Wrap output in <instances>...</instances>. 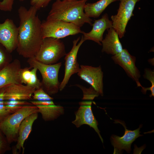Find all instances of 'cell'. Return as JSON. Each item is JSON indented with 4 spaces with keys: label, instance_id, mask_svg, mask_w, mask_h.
Wrapping results in <instances>:
<instances>
[{
    "label": "cell",
    "instance_id": "4",
    "mask_svg": "<svg viewBox=\"0 0 154 154\" xmlns=\"http://www.w3.org/2000/svg\"><path fill=\"white\" fill-rule=\"evenodd\" d=\"M38 112L37 106L27 105L10 114L0 123V130L10 144L17 142L20 125L23 120L30 114Z\"/></svg>",
    "mask_w": 154,
    "mask_h": 154
},
{
    "label": "cell",
    "instance_id": "15",
    "mask_svg": "<svg viewBox=\"0 0 154 154\" xmlns=\"http://www.w3.org/2000/svg\"><path fill=\"white\" fill-rule=\"evenodd\" d=\"M92 25V29L90 32L86 33L83 31V38L85 41L92 40L101 45L104 33L106 30L113 27L112 22L106 13L100 19L95 20Z\"/></svg>",
    "mask_w": 154,
    "mask_h": 154
},
{
    "label": "cell",
    "instance_id": "2",
    "mask_svg": "<svg viewBox=\"0 0 154 154\" xmlns=\"http://www.w3.org/2000/svg\"><path fill=\"white\" fill-rule=\"evenodd\" d=\"M88 0H56L52 4L47 20H59L81 27L85 23L92 25V20L84 12Z\"/></svg>",
    "mask_w": 154,
    "mask_h": 154
},
{
    "label": "cell",
    "instance_id": "7",
    "mask_svg": "<svg viewBox=\"0 0 154 154\" xmlns=\"http://www.w3.org/2000/svg\"><path fill=\"white\" fill-rule=\"evenodd\" d=\"M141 0H120L117 13L111 18L113 27L118 34L119 37H124L129 20L134 15L133 11L136 3Z\"/></svg>",
    "mask_w": 154,
    "mask_h": 154
},
{
    "label": "cell",
    "instance_id": "25",
    "mask_svg": "<svg viewBox=\"0 0 154 154\" xmlns=\"http://www.w3.org/2000/svg\"><path fill=\"white\" fill-rule=\"evenodd\" d=\"M82 89L83 93L84 100H92L95 97L98 96L99 94L91 86L89 88H86L82 86H78Z\"/></svg>",
    "mask_w": 154,
    "mask_h": 154
},
{
    "label": "cell",
    "instance_id": "19",
    "mask_svg": "<svg viewBox=\"0 0 154 154\" xmlns=\"http://www.w3.org/2000/svg\"><path fill=\"white\" fill-rule=\"evenodd\" d=\"M29 67L21 68L19 72V76L21 83L34 88L35 89L41 87V82L37 76V69L35 68Z\"/></svg>",
    "mask_w": 154,
    "mask_h": 154
},
{
    "label": "cell",
    "instance_id": "14",
    "mask_svg": "<svg viewBox=\"0 0 154 154\" xmlns=\"http://www.w3.org/2000/svg\"><path fill=\"white\" fill-rule=\"evenodd\" d=\"M4 101L27 100L32 99L35 89L21 84H13L0 88Z\"/></svg>",
    "mask_w": 154,
    "mask_h": 154
},
{
    "label": "cell",
    "instance_id": "3",
    "mask_svg": "<svg viewBox=\"0 0 154 154\" xmlns=\"http://www.w3.org/2000/svg\"><path fill=\"white\" fill-rule=\"evenodd\" d=\"M27 62L29 67L36 68L40 72L42 78L41 88L44 91L49 95L57 93L59 90L58 74L62 63L45 64L38 61L34 57L28 58Z\"/></svg>",
    "mask_w": 154,
    "mask_h": 154
},
{
    "label": "cell",
    "instance_id": "1",
    "mask_svg": "<svg viewBox=\"0 0 154 154\" xmlns=\"http://www.w3.org/2000/svg\"><path fill=\"white\" fill-rule=\"evenodd\" d=\"M38 11L31 6L28 9L21 6L18 10L19 22L16 49L19 55L27 58L35 56L43 39Z\"/></svg>",
    "mask_w": 154,
    "mask_h": 154
},
{
    "label": "cell",
    "instance_id": "6",
    "mask_svg": "<svg viewBox=\"0 0 154 154\" xmlns=\"http://www.w3.org/2000/svg\"><path fill=\"white\" fill-rule=\"evenodd\" d=\"M43 38L52 37L60 39L82 33L80 27L71 23L59 20H47L41 22Z\"/></svg>",
    "mask_w": 154,
    "mask_h": 154
},
{
    "label": "cell",
    "instance_id": "18",
    "mask_svg": "<svg viewBox=\"0 0 154 154\" xmlns=\"http://www.w3.org/2000/svg\"><path fill=\"white\" fill-rule=\"evenodd\" d=\"M108 29V33L101 42L102 52L113 56L121 52L123 48L115 30L113 27Z\"/></svg>",
    "mask_w": 154,
    "mask_h": 154
},
{
    "label": "cell",
    "instance_id": "17",
    "mask_svg": "<svg viewBox=\"0 0 154 154\" xmlns=\"http://www.w3.org/2000/svg\"><path fill=\"white\" fill-rule=\"evenodd\" d=\"M38 112L33 113L26 117L22 122L18 132L17 143L13 149V153H20L21 149L23 154L25 148L24 144L27 139L32 130V127L35 121L38 117Z\"/></svg>",
    "mask_w": 154,
    "mask_h": 154
},
{
    "label": "cell",
    "instance_id": "27",
    "mask_svg": "<svg viewBox=\"0 0 154 154\" xmlns=\"http://www.w3.org/2000/svg\"><path fill=\"white\" fill-rule=\"evenodd\" d=\"M52 0H31L30 4L38 10L47 7Z\"/></svg>",
    "mask_w": 154,
    "mask_h": 154
},
{
    "label": "cell",
    "instance_id": "10",
    "mask_svg": "<svg viewBox=\"0 0 154 154\" xmlns=\"http://www.w3.org/2000/svg\"><path fill=\"white\" fill-rule=\"evenodd\" d=\"M77 74L81 79L90 84L99 95H103V73L100 66L94 67L81 65Z\"/></svg>",
    "mask_w": 154,
    "mask_h": 154
},
{
    "label": "cell",
    "instance_id": "32",
    "mask_svg": "<svg viewBox=\"0 0 154 154\" xmlns=\"http://www.w3.org/2000/svg\"><path fill=\"white\" fill-rule=\"evenodd\" d=\"M19 1H24L25 0H19Z\"/></svg>",
    "mask_w": 154,
    "mask_h": 154
},
{
    "label": "cell",
    "instance_id": "29",
    "mask_svg": "<svg viewBox=\"0 0 154 154\" xmlns=\"http://www.w3.org/2000/svg\"><path fill=\"white\" fill-rule=\"evenodd\" d=\"M4 104L20 106L33 105L30 102L26 100L4 101Z\"/></svg>",
    "mask_w": 154,
    "mask_h": 154
},
{
    "label": "cell",
    "instance_id": "8",
    "mask_svg": "<svg viewBox=\"0 0 154 154\" xmlns=\"http://www.w3.org/2000/svg\"><path fill=\"white\" fill-rule=\"evenodd\" d=\"M80 38V37H78L73 41V46L71 50L65 56L64 74L60 84V91L64 89L71 76L77 73L80 70L79 65L77 60V53L80 46L85 41L82 35L80 42L77 44Z\"/></svg>",
    "mask_w": 154,
    "mask_h": 154
},
{
    "label": "cell",
    "instance_id": "23",
    "mask_svg": "<svg viewBox=\"0 0 154 154\" xmlns=\"http://www.w3.org/2000/svg\"><path fill=\"white\" fill-rule=\"evenodd\" d=\"M143 77L148 80L151 83L150 87L145 88L143 87L142 91L144 93H145L147 90H149L151 92L150 96L151 97L154 96V71L153 70L149 68H146L145 70V74L143 75Z\"/></svg>",
    "mask_w": 154,
    "mask_h": 154
},
{
    "label": "cell",
    "instance_id": "33",
    "mask_svg": "<svg viewBox=\"0 0 154 154\" xmlns=\"http://www.w3.org/2000/svg\"></svg>",
    "mask_w": 154,
    "mask_h": 154
},
{
    "label": "cell",
    "instance_id": "16",
    "mask_svg": "<svg viewBox=\"0 0 154 154\" xmlns=\"http://www.w3.org/2000/svg\"><path fill=\"white\" fill-rule=\"evenodd\" d=\"M20 61L15 59L0 70V88L13 84H21L19 72L21 68Z\"/></svg>",
    "mask_w": 154,
    "mask_h": 154
},
{
    "label": "cell",
    "instance_id": "13",
    "mask_svg": "<svg viewBox=\"0 0 154 154\" xmlns=\"http://www.w3.org/2000/svg\"><path fill=\"white\" fill-rule=\"evenodd\" d=\"M116 121L119 123L124 127L125 131L123 135L119 137L113 135L111 137L112 145L114 148V153H120L122 150H125L128 153L131 151V145L132 143L138 137L141 136L140 133L141 126L138 129L132 131L127 129L124 123L121 121Z\"/></svg>",
    "mask_w": 154,
    "mask_h": 154
},
{
    "label": "cell",
    "instance_id": "9",
    "mask_svg": "<svg viewBox=\"0 0 154 154\" xmlns=\"http://www.w3.org/2000/svg\"><path fill=\"white\" fill-rule=\"evenodd\" d=\"M111 58L114 63L121 66L127 75L136 83L138 87H143L139 81L141 76L139 70L135 65L136 58L131 55L126 49L112 56Z\"/></svg>",
    "mask_w": 154,
    "mask_h": 154
},
{
    "label": "cell",
    "instance_id": "5",
    "mask_svg": "<svg viewBox=\"0 0 154 154\" xmlns=\"http://www.w3.org/2000/svg\"><path fill=\"white\" fill-rule=\"evenodd\" d=\"M66 54L64 44L60 39L46 37L43 38L34 57L40 62L52 64L56 63Z\"/></svg>",
    "mask_w": 154,
    "mask_h": 154
},
{
    "label": "cell",
    "instance_id": "21",
    "mask_svg": "<svg viewBox=\"0 0 154 154\" xmlns=\"http://www.w3.org/2000/svg\"><path fill=\"white\" fill-rule=\"evenodd\" d=\"M119 0H100L95 3H86L84 8V12L90 18H97L111 3Z\"/></svg>",
    "mask_w": 154,
    "mask_h": 154
},
{
    "label": "cell",
    "instance_id": "24",
    "mask_svg": "<svg viewBox=\"0 0 154 154\" xmlns=\"http://www.w3.org/2000/svg\"><path fill=\"white\" fill-rule=\"evenodd\" d=\"M32 98L35 100H52L53 98L47 94L41 88L35 89Z\"/></svg>",
    "mask_w": 154,
    "mask_h": 154
},
{
    "label": "cell",
    "instance_id": "26",
    "mask_svg": "<svg viewBox=\"0 0 154 154\" xmlns=\"http://www.w3.org/2000/svg\"><path fill=\"white\" fill-rule=\"evenodd\" d=\"M4 103V101H0V123L7 116L16 111L8 108Z\"/></svg>",
    "mask_w": 154,
    "mask_h": 154
},
{
    "label": "cell",
    "instance_id": "22",
    "mask_svg": "<svg viewBox=\"0 0 154 154\" xmlns=\"http://www.w3.org/2000/svg\"><path fill=\"white\" fill-rule=\"evenodd\" d=\"M12 60L11 53L0 44V70Z\"/></svg>",
    "mask_w": 154,
    "mask_h": 154
},
{
    "label": "cell",
    "instance_id": "11",
    "mask_svg": "<svg viewBox=\"0 0 154 154\" xmlns=\"http://www.w3.org/2000/svg\"><path fill=\"white\" fill-rule=\"evenodd\" d=\"M91 101H83L79 102L80 107L75 112V119L72 122L77 128L83 124H86L93 128L98 134L102 143L103 139L98 129V122L92 113Z\"/></svg>",
    "mask_w": 154,
    "mask_h": 154
},
{
    "label": "cell",
    "instance_id": "28",
    "mask_svg": "<svg viewBox=\"0 0 154 154\" xmlns=\"http://www.w3.org/2000/svg\"><path fill=\"white\" fill-rule=\"evenodd\" d=\"M14 0H3L0 1V10L5 11H11L13 9Z\"/></svg>",
    "mask_w": 154,
    "mask_h": 154
},
{
    "label": "cell",
    "instance_id": "30",
    "mask_svg": "<svg viewBox=\"0 0 154 154\" xmlns=\"http://www.w3.org/2000/svg\"><path fill=\"white\" fill-rule=\"evenodd\" d=\"M8 144L9 143L7 141H5L0 132V153L4 149H11L10 147L8 145Z\"/></svg>",
    "mask_w": 154,
    "mask_h": 154
},
{
    "label": "cell",
    "instance_id": "12",
    "mask_svg": "<svg viewBox=\"0 0 154 154\" xmlns=\"http://www.w3.org/2000/svg\"><path fill=\"white\" fill-rule=\"evenodd\" d=\"M18 27L11 19H7L0 23V44L10 53L17 48Z\"/></svg>",
    "mask_w": 154,
    "mask_h": 154
},
{
    "label": "cell",
    "instance_id": "20",
    "mask_svg": "<svg viewBox=\"0 0 154 154\" xmlns=\"http://www.w3.org/2000/svg\"><path fill=\"white\" fill-rule=\"evenodd\" d=\"M36 106L38 113L41 114L42 119L45 121L54 120L64 113L62 106L55 104Z\"/></svg>",
    "mask_w": 154,
    "mask_h": 154
},
{
    "label": "cell",
    "instance_id": "31",
    "mask_svg": "<svg viewBox=\"0 0 154 154\" xmlns=\"http://www.w3.org/2000/svg\"><path fill=\"white\" fill-rule=\"evenodd\" d=\"M30 102L32 104L36 106L38 105L45 106L54 104L52 100L50 101H31Z\"/></svg>",
    "mask_w": 154,
    "mask_h": 154
}]
</instances>
